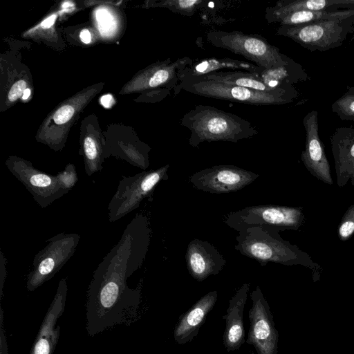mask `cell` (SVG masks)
I'll return each instance as SVG.
<instances>
[{"instance_id":"cell-1","label":"cell","mask_w":354,"mask_h":354,"mask_svg":"<svg viewBox=\"0 0 354 354\" xmlns=\"http://www.w3.org/2000/svg\"><path fill=\"white\" fill-rule=\"evenodd\" d=\"M130 246L127 226L119 241L93 272L86 304V328L90 337L116 325H130L138 317L141 285L136 288L127 285Z\"/></svg>"},{"instance_id":"cell-39","label":"cell","mask_w":354,"mask_h":354,"mask_svg":"<svg viewBox=\"0 0 354 354\" xmlns=\"http://www.w3.org/2000/svg\"><path fill=\"white\" fill-rule=\"evenodd\" d=\"M353 39H354V33H353V36H352V37L351 39V41H353Z\"/></svg>"},{"instance_id":"cell-14","label":"cell","mask_w":354,"mask_h":354,"mask_svg":"<svg viewBox=\"0 0 354 354\" xmlns=\"http://www.w3.org/2000/svg\"><path fill=\"white\" fill-rule=\"evenodd\" d=\"M67 291L66 279L63 278L59 281L56 293L43 319L30 354H53L60 334V326L57 324L64 311Z\"/></svg>"},{"instance_id":"cell-5","label":"cell","mask_w":354,"mask_h":354,"mask_svg":"<svg viewBox=\"0 0 354 354\" xmlns=\"http://www.w3.org/2000/svg\"><path fill=\"white\" fill-rule=\"evenodd\" d=\"M206 38L212 46L241 55L267 70L286 66L293 60L258 35L236 30H212L207 34Z\"/></svg>"},{"instance_id":"cell-12","label":"cell","mask_w":354,"mask_h":354,"mask_svg":"<svg viewBox=\"0 0 354 354\" xmlns=\"http://www.w3.org/2000/svg\"><path fill=\"white\" fill-rule=\"evenodd\" d=\"M259 176L258 174L234 165H215L193 174L189 180L198 190L223 194L239 191Z\"/></svg>"},{"instance_id":"cell-29","label":"cell","mask_w":354,"mask_h":354,"mask_svg":"<svg viewBox=\"0 0 354 354\" xmlns=\"http://www.w3.org/2000/svg\"><path fill=\"white\" fill-rule=\"evenodd\" d=\"M26 89V82L24 80H19L15 82L11 87L9 93L8 99L10 101L13 102L17 100Z\"/></svg>"},{"instance_id":"cell-26","label":"cell","mask_w":354,"mask_h":354,"mask_svg":"<svg viewBox=\"0 0 354 354\" xmlns=\"http://www.w3.org/2000/svg\"><path fill=\"white\" fill-rule=\"evenodd\" d=\"M354 235V204L344 213L338 227V237L346 241Z\"/></svg>"},{"instance_id":"cell-8","label":"cell","mask_w":354,"mask_h":354,"mask_svg":"<svg viewBox=\"0 0 354 354\" xmlns=\"http://www.w3.org/2000/svg\"><path fill=\"white\" fill-rule=\"evenodd\" d=\"M169 169L167 164L132 176H123L108 205L109 221H118L137 209L160 181L168 179Z\"/></svg>"},{"instance_id":"cell-25","label":"cell","mask_w":354,"mask_h":354,"mask_svg":"<svg viewBox=\"0 0 354 354\" xmlns=\"http://www.w3.org/2000/svg\"><path fill=\"white\" fill-rule=\"evenodd\" d=\"M331 109L341 120L354 121V92L347 90L332 104Z\"/></svg>"},{"instance_id":"cell-34","label":"cell","mask_w":354,"mask_h":354,"mask_svg":"<svg viewBox=\"0 0 354 354\" xmlns=\"http://www.w3.org/2000/svg\"><path fill=\"white\" fill-rule=\"evenodd\" d=\"M55 19H56V15H53L50 17L46 19L44 21H43L41 24V26L44 28H48L54 24Z\"/></svg>"},{"instance_id":"cell-36","label":"cell","mask_w":354,"mask_h":354,"mask_svg":"<svg viewBox=\"0 0 354 354\" xmlns=\"http://www.w3.org/2000/svg\"><path fill=\"white\" fill-rule=\"evenodd\" d=\"M73 4L70 2L66 1L62 4L63 8H67L68 6H71Z\"/></svg>"},{"instance_id":"cell-32","label":"cell","mask_w":354,"mask_h":354,"mask_svg":"<svg viewBox=\"0 0 354 354\" xmlns=\"http://www.w3.org/2000/svg\"><path fill=\"white\" fill-rule=\"evenodd\" d=\"M113 102V97L109 94L103 95L101 97V103L106 108H109L112 105Z\"/></svg>"},{"instance_id":"cell-27","label":"cell","mask_w":354,"mask_h":354,"mask_svg":"<svg viewBox=\"0 0 354 354\" xmlns=\"http://www.w3.org/2000/svg\"><path fill=\"white\" fill-rule=\"evenodd\" d=\"M55 175L62 189L66 194H67L78 181L77 173L73 164L67 165L63 171L58 172Z\"/></svg>"},{"instance_id":"cell-11","label":"cell","mask_w":354,"mask_h":354,"mask_svg":"<svg viewBox=\"0 0 354 354\" xmlns=\"http://www.w3.org/2000/svg\"><path fill=\"white\" fill-rule=\"evenodd\" d=\"M6 165L11 174L26 187L35 201L41 208L47 207L66 194L56 175L38 170L30 162L17 158L8 159Z\"/></svg>"},{"instance_id":"cell-2","label":"cell","mask_w":354,"mask_h":354,"mask_svg":"<svg viewBox=\"0 0 354 354\" xmlns=\"http://www.w3.org/2000/svg\"><path fill=\"white\" fill-rule=\"evenodd\" d=\"M236 240L235 249L262 266L268 263L302 266L311 270L315 281L319 279L322 267L307 253L283 239L275 230L263 226L248 227L239 232Z\"/></svg>"},{"instance_id":"cell-9","label":"cell","mask_w":354,"mask_h":354,"mask_svg":"<svg viewBox=\"0 0 354 354\" xmlns=\"http://www.w3.org/2000/svg\"><path fill=\"white\" fill-rule=\"evenodd\" d=\"M80 236L76 233H59L47 240V245L34 257L27 277L26 288L32 292L55 274L75 253Z\"/></svg>"},{"instance_id":"cell-19","label":"cell","mask_w":354,"mask_h":354,"mask_svg":"<svg viewBox=\"0 0 354 354\" xmlns=\"http://www.w3.org/2000/svg\"><path fill=\"white\" fill-rule=\"evenodd\" d=\"M353 8L354 0H281L277 1L274 6L266 8L265 18L268 23H274L279 18L296 11Z\"/></svg>"},{"instance_id":"cell-7","label":"cell","mask_w":354,"mask_h":354,"mask_svg":"<svg viewBox=\"0 0 354 354\" xmlns=\"http://www.w3.org/2000/svg\"><path fill=\"white\" fill-rule=\"evenodd\" d=\"M305 219L301 207L262 205L231 212L225 216L224 223L237 232L254 226L267 227L280 232L298 230Z\"/></svg>"},{"instance_id":"cell-10","label":"cell","mask_w":354,"mask_h":354,"mask_svg":"<svg viewBox=\"0 0 354 354\" xmlns=\"http://www.w3.org/2000/svg\"><path fill=\"white\" fill-rule=\"evenodd\" d=\"M250 298L246 343L253 346L257 354H277L279 333L270 306L259 286L252 292Z\"/></svg>"},{"instance_id":"cell-24","label":"cell","mask_w":354,"mask_h":354,"mask_svg":"<svg viewBox=\"0 0 354 354\" xmlns=\"http://www.w3.org/2000/svg\"><path fill=\"white\" fill-rule=\"evenodd\" d=\"M209 3L202 0H166L160 2V6L184 16L192 17L197 10L208 7Z\"/></svg>"},{"instance_id":"cell-38","label":"cell","mask_w":354,"mask_h":354,"mask_svg":"<svg viewBox=\"0 0 354 354\" xmlns=\"http://www.w3.org/2000/svg\"><path fill=\"white\" fill-rule=\"evenodd\" d=\"M348 90H350L351 91H353L354 92V86H350V87H348Z\"/></svg>"},{"instance_id":"cell-18","label":"cell","mask_w":354,"mask_h":354,"mask_svg":"<svg viewBox=\"0 0 354 354\" xmlns=\"http://www.w3.org/2000/svg\"><path fill=\"white\" fill-rule=\"evenodd\" d=\"M335 160L337 184L344 187L354 170V129L343 127L335 129L330 138Z\"/></svg>"},{"instance_id":"cell-22","label":"cell","mask_w":354,"mask_h":354,"mask_svg":"<svg viewBox=\"0 0 354 354\" xmlns=\"http://www.w3.org/2000/svg\"><path fill=\"white\" fill-rule=\"evenodd\" d=\"M197 77L217 81L225 84L248 88L256 91L271 93L292 86L270 87L261 82L259 74L243 71L225 70L214 72Z\"/></svg>"},{"instance_id":"cell-13","label":"cell","mask_w":354,"mask_h":354,"mask_svg":"<svg viewBox=\"0 0 354 354\" xmlns=\"http://www.w3.org/2000/svg\"><path fill=\"white\" fill-rule=\"evenodd\" d=\"M303 124L306 131V144L301 153V160L313 176L333 185L330 165L319 136L317 111L313 110L308 112L303 119Z\"/></svg>"},{"instance_id":"cell-40","label":"cell","mask_w":354,"mask_h":354,"mask_svg":"<svg viewBox=\"0 0 354 354\" xmlns=\"http://www.w3.org/2000/svg\"><path fill=\"white\" fill-rule=\"evenodd\" d=\"M249 354H254V352L250 351Z\"/></svg>"},{"instance_id":"cell-3","label":"cell","mask_w":354,"mask_h":354,"mask_svg":"<svg viewBox=\"0 0 354 354\" xmlns=\"http://www.w3.org/2000/svg\"><path fill=\"white\" fill-rule=\"evenodd\" d=\"M180 124L189 130V144L193 147L203 142H237L258 134L250 122L210 105L195 106L183 116Z\"/></svg>"},{"instance_id":"cell-4","label":"cell","mask_w":354,"mask_h":354,"mask_svg":"<svg viewBox=\"0 0 354 354\" xmlns=\"http://www.w3.org/2000/svg\"><path fill=\"white\" fill-rule=\"evenodd\" d=\"M178 90L201 97L257 106L286 104L299 95L293 85L267 93L197 77H180Z\"/></svg>"},{"instance_id":"cell-16","label":"cell","mask_w":354,"mask_h":354,"mask_svg":"<svg viewBox=\"0 0 354 354\" xmlns=\"http://www.w3.org/2000/svg\"><path fill=\"white\" fill-rule=\"evenodd\" d=\"M250 286V283H245L236 290L223 316L225 322L223 343L228 352L239 350L245 342L243 311Z\"/></svg>"},{"instance_id":"cell-21","label":"cell","mask_w":354,"mask_h":354,"mask_svg":"<svg viewBox=\"0 0 354 354\" xmlns=\"http://www.w3.org/2000/svg\"><path fill=\"white\" fill-rule=\"evenodd\" d=\"M265 68H260L254 64L245 61L230 58H207L198 60L184 68L180 75L185 77H199L203 75L225 71H243L260 75Z\"/></svg>"},{"instance_id":"cell-20","label":"cell","mask_w":354,"mask_h":354,"mask_svg":"<svg viewBox=\"0 0 354 354\" xmlns=\"http://www.w3.org/2000/svg\"><path fill=\"white\" fill-rule=\"evenodd\" d=\"M127 227L131 234V253L128 261V270L131 277L144 263L151 231L147 217L142 213L136 214Z\"/></svg>"},{"instance_id":"cell-17","label":"cell","mask_w":354,"mask_h":354,"mask_svg":"<svg viewBox=\"0 0 354 354\" xmlns=\"http://www.w3.org/2000/svg\"><path fill=\"white\" fill-rule=\"evenodd\" d=\"M217 299L218 292L210 291L179 317L173 333L176 344H187L197 336L199 329L215 306Z\"/></svg>"},{"instance_id":"cell-37","label":"cell","mask_w":354,"mask_h":354,"mask_svg":"<svg viewBox=\"0 0 354 354\" xmlns=\"http://www.w3.org/2000/svg\"><path fill=\"white\" fill-rule=\"evenodd\" d=\"M350 180H351V185L354 187V170L353 171V174L351 175Z\"/></svg>"},{"instance_id":"cell-35","label":"cell","mask_w":354,"mask_h":354,"mask_svg":"<svg viewBox=\"0 0 354 354\" xmlns=\"http://www.w3.org/2000/svg\"><path fill=\"white\" fill-rule=\"evenodd\" d=\"M30 90L29 88H26L24 92V94L22 95V99L23 100L27 99L30 96Z\"/></svg>"},{"instance_id":"cell-30","label":"cell","mask_w":354,"mask_h":354,"mask_svg":"<svg viewBox=\"0 0 354 354\" xmlns=\"http://www.w3.org/2000/svg\"><path fill=\"white\" fill-rule=\"evenodd\" d=\"M0 354H9L7 338L3 327V311L1 308L0 313Z\"/></svg>"},{"instance_id":"cell-31","label":"cell","mask_w":354,"mask_h":354,"mask_svg":"<svg viewBox=\"0 0 354 354\" xmlns=\"http://www.w3.org/2000/svg\"><path fill=\"white\" fill-rule=\"evenodd\" d=\"M7 275L6 272V259L2 251H0V299L3 297V288Z\"/></svg>"},{"instance_id":"cell-28","label":"cell","mask_w":354,"mask_h":354,"mask_svg":"<svg viewBox=\"0 0 354 354\" xmlns=\"http://www.w3.org/2000/svg\"><path fill=\"white\" fill-rule=\"evenodd\" d=\"M74 113V109L70 105L60 107L54 114V122L57 124H62L71 120Z\"/></svg>"},{"instance_id":"cell-6","label":"cell","mask_w":354,"mask_h":354,"mask_svg":"<svg viewBox=\"0 0 354 354\" xmlns=\"http://www.w3.org/2000/svg\"><path fill=\"white\" fill-rule=\"evenodd\" d=\"M354 33V16L311 24L280 26L277 35L291 39L310 51H326L340 46Z\"/></svg>"},{"instance_id":"cell-23","label":"cell","mask_w":354,"mask_h":354,"mask_svg":"<svg viewBox=\"0 0 354 354\" xmlns=\"http://www.w3.org/2000/svg\"><path fill=\"white\" fill-rule=\"evenodd\" d=\"M354 16L353 9L339 10H301L290 12L279 18L274 23L280 26H295L322 21L347 19Z\"/></svg>"},{"instance_id":"cell-15","label":"cell","mask_w":354,"mask_h":354,"mask_svg":"<svg viewBox=\"0 0 354 354\" xmlns=\"http://www.w3.org/2000/svg\"><path fill=\"white\" fill-rule=\"evenodd\" d=\"M185 259L189 274L198 281L216 275L226 264L224 257L213 245L198 239L189 243Z\"/></svg>"},{"instance_id":"cell-33","label":"cell","mask_w":354,"mask_h":354,"mask_svg":"<svg viewBox=\"0 0 354 354\" xmlns=\"http://www.w3.org/2000/svg\"><path fill=\"white\" fill-rule=\"evenodd\" d=\"M80 37L84 44H88L91 41V33L87 29H84L81 31Z\"/></svg>"}]
</instances>
